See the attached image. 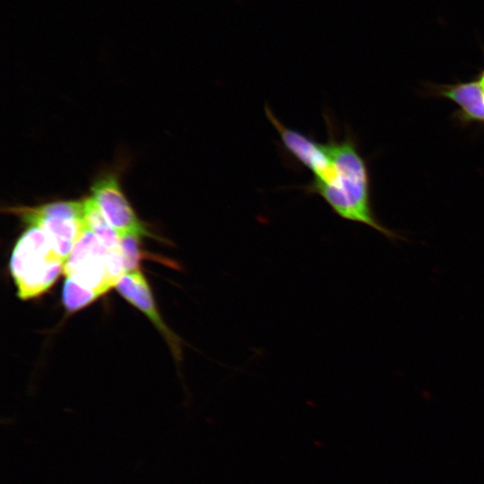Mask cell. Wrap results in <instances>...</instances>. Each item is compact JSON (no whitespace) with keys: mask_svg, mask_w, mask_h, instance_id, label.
<instances>
[{"mask_svg":"<svg viewBox=\"0 0 484 484\" xmlns=\"http://www.w3.org/2000/svg\"><path fill=\"white\" fill-rule=\"evenodd\" d=\"M62 297L65 308L70 312H74L91 304L99 295L66 277Z\"/></svg>","mask_w":484,"mask_h":484,"instance_id":"9","label":"cell"},{"mask_svg":"<svg viewBox=\"0 0 484 484\" xmlns=\"http://www.w3.org/2000/svg\"><path fill=\"white\" fill-rule=\"evenodd\" d=\"M65 263L45 231L30 225L16 242L10 258L19 298L29 299L48 290L64 272Z\"/></svg>","mask_w":484,"mask_h":484,"instance_id":"2","label":"cell"},{"mask_svg":"<svg viewBox=\"0 0 484 484\" xmlns=\"http://www.w3.org/2000/svg\"><path fill=\"white\" fill-rule=\"evenodd\" d=\"M477 79L479 80L482 87L484 88V69L480 72Z\"/></svg>","mask_w":484,"mask_h":484,"instance_id":"11","label":"cell"},{"mask_svg":"<svg viewBox=\"0 0 484 484\" xmlns=\"http://www.w3.org/2000/svg\"><path fill=\"white\" fill-rule=\"evenodd\" d=\"M64 273L100 296L116 286L125 273L121 250L108 249L85 227L65 263Z\"/></svg>","mask_w":484,"mask_h":484,"instance_id":"3","label":"cell"},{"mask_svg":"<svg viewBox=\"0 0 484 484\" xmlns=\"http://www.w3.org/2000/svg\"><path fill=\"white\" fill-rule=\"evenodd\" d=\"M325 120L329 129L325 142L330 163L321 174L313 177L303 190L320 196L343 220L367 225L393 241L404 239L385 226L374 212L369 169L356 139L350 134L336 137L330 118L325 117Z\"/></svg>","mask_w":484,"mask_h":484,"instance_id":"1","label":"cell"},{"mask_svg":"<svg viewBox=\"0 0 484 484\" xmlns=\"http://www.w3.org/2000/svg\"><path fill=\"white\" fill-rule=\"evenodd\" d=\"M8 211L29 225L41 228L65 261L86 227L82 201L56 202L39 207H13Z\"/></svg>","mask_w":484,"mask_h":484,"instance_id":"4","label":"cell"},{"mask_svg":"<svg viewBox=\"0 0 484 484\" xmlns=\"http://www.w3.org/2000/svg\"><path fill=\"white\" fill-rule=\"evenodd\" d=\"M435 95L454 101L459 110L456 118L463 123H484V88L478 79L454 84L435 85Z\"/></svg>","mask_w":484,"mask_h":484,"instance_id":"7","label":"cell"},{"mask_svg":"<svg viewBox=\"0 0 484 484\" xmlns=\"http://www.w3.org/2000/svg\"><path fill=\"white\" fill-rule=\"evenodd\" d=\"M85 226L93 231L109 250L120 251V238L92 198L82 200Z\"/></svg>","mask_w":484,"mask_h":484,"instance_id":"8","label":"cell"},{"mask_svg":"<svg viewBox=\"0 0 484 484\" xmlns=\"http://www.w3.org/2000/svg\"><path fill=\"white\" fill-rule=\"evenodd\" d=\"M92 199L119 237L152 236L138 219L123 194L117 177L107 175L91 188Z\"/></svg>","mask_w":484,"mask_h":484,"instance_id":"5","label":"cell"},{"mask_svg":"<svg viewBox=\"0 0 484 484\" xmlns=\"http://www.w3.org/2000/svg\"><path fill=\"white\" fill-rule=\"evenodd\" d=\"M117 290L132 305L145 314L166 339L174 357L181 359V341L164 324L154 303L150 287L139 271L125 272L116 284Z\"/></svg>","mask_w":484,"mask_h":484,"instance_id":"6","label":"cell"},{"mask_svg":"<svg viewBox=\"0 0 484 484\" xmlns=\"http://www.w3.org/2000/svg\"><path fill=\"white\" fill-rule=\"evenodd\" d=\"M138 238V236L134 235L119 237L125 272L138 270L142 257Z\"/></svg>","mask_w":484,"mask_h":484,"instance_id":"10","label":"cell"}]
</instances>
